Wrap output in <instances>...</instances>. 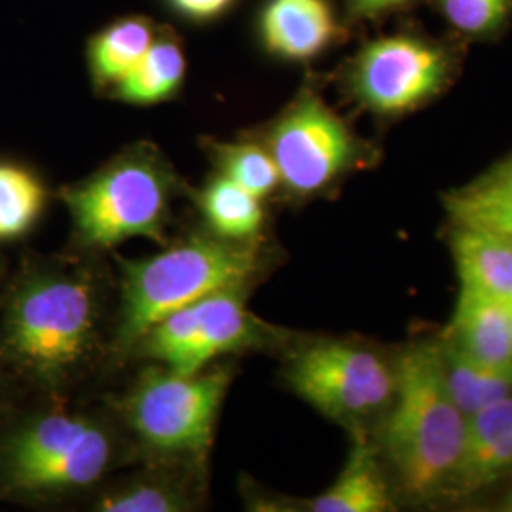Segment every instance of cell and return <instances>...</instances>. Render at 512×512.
Listing matches in <instances>:
<instances>
[{
  "label": "cell",
  "mask_w": 512,
  "mask_h": 512,
  "mask_svg": "<svg viewBox=\"0 0 512 512\" xmlns=\"http://www.w3.org/2000/svg\"><path fill=\"white\" fill-rule=\"evenodd\" d=\"M247 133L272 154L281 190L294 200L327 194L374 160V148L311 86L296 93L268 124Z\"/></svg>",
  "instance_id": "7"
},
{
  "label": "cell",
  "mask_w": 512,
  "mask_h": 512,
  "mask_svg": "<svg viewBox=\"0 0 512 512\" xmlns=\"http://www.w3.org/2000/svg\"><path fill=\"white\" fill-rule=\"evenodd\" d=\"M245 289L205 296L173 311L137 340L128 359L192 374L219 363L226 355L274 348L287 338L247 308Z\"/></svg>",
  "instance_id": "10"
},
{
  "label": "cell",
  "mask_w": 512,
  "mask_h": 512,
  "mask_svg": "<svg viewBox=\"0 0 512 512\" xmlns=\"http://www.w3.org/2000/svg\"><path fill=\"white\" fill-rule=\"evenodd\" d=\"M435 8L461 40L494 42L512 23V0H435Z\"/></svg>",
  "instance_id": "24"
},
{
  "label": "cell",
  "mask_w": 512,
  "mask_h": 512,
  "mask_svg": "<svg viewBox=\"0 0 512 512\" xmlns=\"http://www.w3.org/2000/svg\"><path fill=\"white\" fill-rule=\"evenodd\" d=\"M241 0H162L165 10L186 25L205 27L228 18Z\"/></svg>",
  "instance_id": "25"
},
{
  "label": "cell",
  "mask_w": 512,
  "mask_h": 512,
  "mask_svg": "<svg viewBox=\"0 0 512 512\" xmlns=\"http://www.w3.org/2000/svg\"><path fill=\"white\" fill-rule=\"evenodd\" d=\"M346 33L330 0H264L255 19L260 50L283 63H310Z\"/></svg>",
  "instance_id": "11"
},
{
  "label": "cell",
  "mask_w": 512,
  "mask_h": 512,
  "mask_svg": "<svg viewBox=\"0 0 512 512\" xmlns=\"http://www.w3.org/2000/svg\"><path fill=\"white\" fill-rule=\"evenodd\" d=\"M48 188L35 169L0 160V243L25 236L40 219Z\"/></svg>",
  "instance_id": "23"
},
{
  "label": "cell",
  "mask_w": 512,
  "mask_h": 512,
  "mask_svg": "<svg viewBox=\"0 0 512 512\" xmlns=\"http://www.w3.org/2000/svg\"><path fill=\"white\" fill-rule=\"evenodd\" d=\"M209 232L236 241L262 239L266 211L262 200L239 184L213 173L194 190H188Z\"/></svg>",
  "instance_id": "19"
},
{
  "label": "cell",
  "mask_w": 512,
  "mask_h": 512,
  "mask_svg": "<svg viewBox=\"0 0 512 512\" xmlns=\"http://www.w3.org/2000/svg\"><path fill=\"white\" fill-rule=\"evenodd\" d=\"M440 338L478 363L512 368V304L461 291Z\"/></svg>",
  "instance_id": "15"
},
{
  "label": "cell",
  "mask_w": 512,
  "mask_h": 512,
  "mask_svg": "<svg viewBox=\"0 0 512 512\" xmlns=\"http://www.w3.org/2000/svg\"><path fill=\"white\" fill-rule=\"evenodd\" d=\"M107 353V294L95 270L40 262L12 283L0 315V359L23 380L61 393Z\"/></svg>",
  "instance_id": "1"
},
{
  "label": "cell",
  "mask_w": 512,
  "mask_h": 512,
  "mask_svg": "<svg viewBox=\"0 0 512 512\" xmlns=\"http://www.w3.org/2000/svg\"><path fill=\"white\" fill-rule=\"evenodd\" d=\"M188 59L181 37L162 25L141 63L112 90L109 99L131 107H154L183 92Z\"/></svg>",
  "instance_id": "18"
},
{
  "label": "cell",
  "mask_w": 512,
  "mask_h": 512,
  "mask_svg": "<svg viewBox=\"0 0 512 512\" xmlns=\"http://www.w3.org/2000/svg\"><path fill=\"white\" fill-rule=\"evenodd\" d=\"M268 262L264 239L236 241L207 228L156 255L139 260L118 256V311L110 355L128 359L131 348L152 325L205 296L232 289L251 291L266 274Z\"/></svg>",
  "instance_id": "2"
},
{
  "label": "cell",
  "mask_w": 512,
  "mask_h": 512,
  "mask_svg": "<svg viewBox=\"0 0 512 512\" xmlns=\"http://www.w3.org/2000/svg\"><path fill=\"white\" fill-rule=\"evenodd\" d=\"M507 476H509V482L505 490L495 499L492 507H488V511L512 512V471Z\"/></svg>",
  "instance_id": "27"
},
{
  "label": "cell",
  "mask_w": 512,
  "mask_h": 512,
  "mask_svg": "<svg viewBox=\"0 0 512 512\" xmlns=\"http://www.w3.org/2000/svg\"><path fill=\"white\" fill-rule=\"evenodd\" d=\"M450 251L463 293L512 304L511 239L452 224Z\"/></svg>",
  "instance_id": "17"
},
{
  "label": "cell",
  "mask_w": 512,
  "mask_h": 512,
  "mask_svg": "<svg viewBox=\"0 0 512 512\" xmlns=\"http://www.w3.org/2000/svg\"><path fill=\"white\" fill-rule=\"evenodd\" d=\"M351 450L344 469L329 488L302 509L311 512H389L397 509L376 442L368 431L351 433Z\"/></svg>",
  "instance_id": "14"
},
{
  "label": "cell",
  "mask_w": 512,
  "mask_h": 512,
  "mask_svg": "<svg viewBox=\"0 0 512 512\" xmlns=\"http://www.w3.org/2000/svg\"><path fill=\"white\" fill-rule=\"evenodd\" d=\"M497 169H499V171H503V173H509V175H512V156L507 160V162H505V164L499 165Z\"/></svg>",
  "instance_id": "28"
},
{
  "label": "cell",
  "mask_w": 512,
  "mask_h": 512,
  "mask_svg": "<svg viewBox=\"0 0 512 512\" xmlns=\"http://www.w3.org/2000/svg\"><path fill=\"white\" fill-rule=\"evenodd\" d=\"M160 23L148 16H122L101 27L86 44V69L93 90L109 97L145 57Z\"/></svg>",
  "instance_id": "16"
},
{
  "label": "cell",
  "mask_w": 512,
  "mask_h": 512,
  "mask_svg": "<svg viewBox=\"0 0 512 512\" xmlns=\"http://www.w3.org/2000/svg\"><path fill=\"white\" fill-rule=\"evenodd\" d=\"M124 459L126 444L109 421L48 410L0 439V492L29 501L73 497L101 486Z\"/></svg>",
  "instance_id": "5"
},
{
  "label": "cell",
  "mask_w": 512,
  "mask_h": 512,
  "mask_svg": "<svg viewBox=\"0 0 512 512\" xmlns=\"http://www.w3.org/2000/svg\"><path fill=\"white\" fill-rule=\"evenodd\" d=\"M444 385L461 414L469 420L476 412L512 395V368L484 365L439 338Z\"/></svg>",
  "instance_id": "20"
},
{
  "label": "cell",
  "mask_w": 512,
  "mask_h": 512,
  "mask_svg": "<svg viewBox=\"0 0 512 512\" xmlns=\"http://www.w3.org/2000/svg\"><path fill=\"white\" fill-rule=\"evenodd\" d=\"M397 368V391L380 418L376 448L401 494L416 503L442 501L465 444L467 418L444 385L439 340L410 346Z\"/></svg>",
  "instance_id": "3"
},
{
  "label": "cell",
  "mask_w": 512,
  "mask_h": 512,
  "mask_svg": "<svg viewBox=\"0 0 512 512\" xmlns=\"http://www.w3.org/2000/svg\"><path fill=\"white\" fill-rule=\"evenodd\" d=\"M205 473L167 463L105 484L93 497V511L186 512L203 505Z\"/></svg>",
  "instance_id": "13"
},
{
  "label": "cell",
  "mask_w": 512,
  "mask_h": 512,
  "mask_svg": "<svg viewBox=\"0 0 512 512\" xmlns=\"http://www.w3.org/2000/svg\"><path fill=\"white\" fill-rule=\"evenodd\" d=\"M200 145L215 173L239 184L262 202L281 190V177L272 154L251 133L234 141L202 137Z\"/></svg>",
  "instance_id": "22"
},
{
  "label": "cell",
  "mask_w": 512,
  "mask_h": 512,
  "mask_svg": "<svg viewBox=\"0 0 512 512\" xmlns=\"http://www.w3.org/2000/svg\"><path fill=\"white\" fill-rule=\"evenodd\" d=\"M183 188L164 152L137 141L86 179L65 184L59 200L71 217L74 247L103 253L135 238L165 245L173 202Z\"/></svg>",
  "instance_id": "4"
},
{
  "label": "cell",
  "mask_w": 512,
  "mask_h": 512,
  "mask_svg": "<svg viewBox=\"0 0 512 512\" xmlns=\"http://www.w3.org/2000/svg\"><path fill=\"white\" fill-rule=\"evenodd\" d=\"M454 226L486 230L512 241V175L499 169L444 198Z\"/></svg>",
  "instance_id": "21"
},
{
  "label": "cell",
  "mask_w": 512,
  "mask_h": 512,
  "mask_svg": "<svg viewBox=\"0 0 512 512\" xmlns=\"http://www.w3.org/2000/svg\"><path fill=\"white\" fill-rule=\"evenodd\" d=\"M461 48L401 31L365 42L342 67L349 99L380 118H397L439 97L459 73Z\"/></svg>",
  "instance_id": "9"
},
{
  "label": "cell",
  "mask_w": 512,
  "mask_h": 512,
  "mask_svg": "<svg viewBox=\"0 0 512 512\" xmlns=\"http://www.w3.org/2000/svg\"><path fill=\"white\" fill-rule=\"evenodd\" d=\"M0 363H2V359H0Z\"/></svg>",
  "instance_id": "29"
},
{
  "label": "cell",
  "mask_w": 512,
  "mask_h": 512,
  "mask_svg": "<svg viewBox=\"0 0 512 512\" xmlns=\"http://www.w3.org/2000/svg\"><path fill=\"white\" fill-rule=\"evenodd\" d=\"M232 380L230 363H215L192 374L150 363L116 403L129 444H135L148 463L205 473Z\"/></svg>",
  "instance_id": "6"
},
{
  "label": "cell",
  "mask_w": 512,
  "mask_h": 512,
  "mask_svg": "<svg viewBox=\"0 0 512 512\" xmlns=\"http://www.w3.org/2000/svg\"><path fill=\"white\" fill-rule=\"evenodd\" d=\"M414 0H344V10L349 23L384 18L391 12L403 10Z\"/></svg>",
  "instance_id": "26"
},
{
  "label": "cell",
  "mask_w": 512,
  "mask_h": 512,
  "mask_svg": "<svg viewBox=\"0 0 512 512\" xmlns=\"http://www.w3.org/2000/svg\"><path fill=\"white\" fill-rule=\"evenodd\" d=\"M281 374L294 395L353 433L384 416L399 368L357 340L315 338L287 351Z\"/></svg>",
  "instance_id": "8"
},
{
  "label": "cell",
  "mask_w": 512,
  "mask_h": 512,
  "mask_svg": "<svg viewBox=\"0 0 512 512\" xmlns=\"http://www.w3.org/2000/svg\"><path fill=\"white\" fill-rule=\"evenodd\" d=\"M512 471V395L467 420L465 444L442 501L463 503Z\"/></svg>",
  "instance_id": "12"
}]
</instances>
